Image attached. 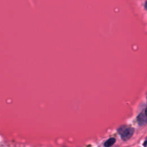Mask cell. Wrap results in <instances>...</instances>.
Listing matches in <instances>:
<instances>
[{"label": "cell", "mask_w": 147, "mask_h": 147, "mask_svg": "<svg viewBox=\"0 0 147 147\" xmlns=\"http://www.w3.org/2000/svg\"><path fill=\"white\" fill-rule=\"evenodd\" d=\"M118 131L122 139L126 141L129 140L133 136L134 129L131 127L123 125L118 129Z\"/></svg>", "instance_id": "obj_1"}, {"label": "cell", "mask_w": 147, "mask_h": 147, "mask_svg": "<svg viewBox=\"0 0 147 147\" xmlns=\"http://www.w3.org/2000/svg\"><path fill=\"white\" fill-rule=\"evenodd\" d=\"M146 115H145L143 114H140L138 117H137V122L138 124L141 126L144 125L147 122V118L146 117Z\"/></svg>", "instance_id": "obj_2"}, {"label": "cell", "mask_w": 147, "mask_h": 147, "mask_svg": "<svg viewBox=\"0 0 147 147\" xmlns=\"http://www.w3.org/2000/svg\"><path fill=\"white\" fill-rule=\"evenodd\" d=\"M115 142V139L114 138H110L109 140H107L104 144V146L106 147H109L110 146H112Z\"/></svg>", "instance_id": "obj_3"}, {"label": "cell", "mask_w": 147, "mask_h": 147, "mask_svg": "<svg viewBox=\"0 0 147 147\" xmlns=\"http://www.w3.org/2000/svg\"><path fill=\"white\" fill-rule=\"evenodd\" d=\"M145 9L147 10V1H146L145 3Z\"/></svg>", "instance_id": "obj_4"}, {"label": "cell", "mask_w": 147, "mask_h": 147, "mask_svg": "<svg viewBox=\"0 0 147 147\" xmlns=\"http://www.w3.org/2000/svg\"><path fill=\"white\" fill-rule=\"evenodd\" d=\"M145 114H146V115L147 116V108H146V110H145Z\"/></svg>", "instance_id": "obj_5"}]
</instances>
